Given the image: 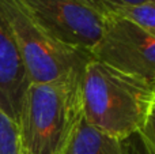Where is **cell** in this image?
<instances>
[{"instance_id":"1","label":"cell","mask_w":155,"mask_h":154,"mask_svg":"<svg viewBox=\"0 0 155 154\" xmlns=\"http://www.w3.org/2000/svg\"><path fill=\"white\" fill-rule=\"evenodd\" d=\"M82 102L86 123L125 139L154 120L155 83L91 59L83 72Z\"/></svg>"},{"instance_id":"2","label":"cell","mask_w":155,"mask_h":154,"mask_svg":"<svg viewBox=\"0 0 155 154\" xmlns=\"http://www.w3.org/2000/svg\"><path fill=\"white\" fill-rule=\"evenodd\" d=\"M83 72L29 85L18 119L25 154H64L83 119Z\"/></svg>"},{"instance_id":"3","label":"cell","mask_w":155,"mask_h":154,"mask_svg":"<svg viewBox=\"0 0 155 154\" xmlns=\"http://www.w3.org/2000/svg\"><path fill=\"white\" fill-rule=\"evenodd\" d=\"M0 15L5 21L27 71L30 83H44L83 71L90 52L54 40L21 10L15 0H0Z\"/></svg>"},{"instance_id":"4","label":"cell","mask_w":155,"mask_h":154,"mask_svg":"<svg viewBox=\"0 0 155 154\" xmlns=\"http://www.w3.org/2000/svg\"><path fill=\"white\" fill-rule=\"evenodd\" d=\"M91 59L155 83V34L113 14L105 18Z\"/></svg>"},{"instance_id":"5","label":"cell","mask_w":155,"mask_h":154,"mask_svg":"<svg viewBox=\"0 0 155 154\" xmlns=\"http://www.w3.org/2000/svg\"><path fill=\"white\" fill-rule=\"evenodd\" d=\"M38 27L60 42L90 52L106 16L75 0H15Z\"/></svg>"},{"instance_id":"6","label":"cell","mask_w":155,"mask_h":154,"mask_svg":"<svg viewBox=\"0 0 155 154\" xmlns=\"http://www.w3.org/2000/svg\"><path fill=\"white\" fill-rule=\"evenodd\" d=\"M30 79L16 42L0 15V108L18 123Z\"/></svg>"},{"instance_id":"7","label":"cell","mask_w":155,"mask_h":154,"mask_svg":"<svg viewBox=\"0 0 155 154\" xmlns=\"http://www.w3.org/2000/svg\"><path fill=\"white\" fill-rule=\"evenodd\" d=\"M64 154H125L123 139L91 127L82 119Z\"/></svg>"},{"instance_id":"8","label":"cell","mask_w":155,"mask_h":154,"mask_svg":"<svg viewBox=\"0 0 155 154\" xmlns=\"http://www.w3.org/2000/svg\"><path fill=\"white\" fill-rule=\"evenodd\" d=\"M110 14L136 25L151 34H155V2L117 5Z\"/></svg>"},{"instance_id":"9","label":"cell","mask_w":155,"mask_h":154,"mask_svg":"<svg viewBox=\"0 0 155 154\" xmlns=\"http://www.w3.org/2000/svg\"><path fill=\"white\" fill-rule=\"evenodd\" d=\"M0 154H25L18 123L0 108Z\"/></svg>"},{"instance_id":"10","label":"cell","mask_w":155,"mask_h":154,"mask_svg":"<svg viewBox=\"0 0 155 154\" xmlns=\"http://www.w3.org/2000/svg\"><path fill=\"white\" fill-rule=\"evenodd\" d=\"M125 154H155L154 120H151L142 131L123 139Z\"/></svg>"},{"instance_id":"11","label":"cell","mask_w":155,"mask_h":154,"mask_svg":"<svg viewBox=\"0 0 155 154\" xmlns=\"http://www.w3.org/2000/svg\"><path fill=\"white\" fill-rule=\"evenodd\" d=\"M75 2L86 5V7L91 8V10H94V11H97L98 14H101V15H104V16L110 15L109 8L104 4L102 0H75Z\"/></svg>"},{"instance_id":"12","label":"cell","mask_w":155,"mask_h":154,"mask_svg":"<svg viewBox=\"0 0 155 154\" xmlns=\"http://www.w3.org/2000/svg\"><path fill=\"white\" fill-rule=\"evenodd\" d=\"M104 4L109 8V11L112 12V10L117 5L123 4H137V3H146V2H155V0H102Z\"/></svg>"}]
</instances>
